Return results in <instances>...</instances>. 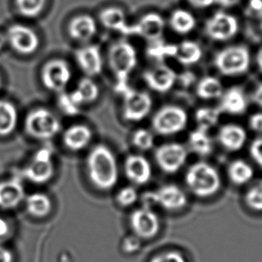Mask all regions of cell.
Instances as JSON below:
<instances>
[{
  "instance_id": "8",
  "label": "cell",
  "mask_w": 262,
  "mask_h": 262,
  "mask_svg": "<svg viewBox=\"0 0 262 262\" xmlns=\"http://www.w3.org/2000/svg\"><path fill=\"white\" fill-rule=\"evenodd\" d=\"M145 206L158 205L167 211H178L184 208L188 200L185 192L176 184H165L159 189L145 194Z\"/></svg>"
},
{
  "instance_id": "45",
  "label": "cell",
  "mask_w": 262,
  "mask_h": 262,
  "mask_svg": "<svg viewBox=\"0 0 262 262\" xmlns=\"http://www.w3.org/2000/svg\"><path fill=\"white\" fill-rule=\"evenodd\" d=\"M190 6L196 8H206L215 3V0H188Z\"/></svg>"
},
{
  "instance_id": "25",
  "label": "cell",
  "mask_w": 262,
  "mask_h": 262,
  "mask_svg": "<svg viewBox=\"0 0 262 262\" xmlns=\"http://www.w3.org/2000/svg\"><path fill=\"white\" fill-rule=\"evenodd\" d=\"M70 94L77 105L82 108L83 106L91 104L98 99L100 89L98 84L91 77H84L79 81L77 88Z\"/></svg>"
},
{
  "instance_id": "18",
  "label": "cell",
  "mask_w": 262,
  "mask_h": 262,
  "mask_svg": "<svg viewBox=\"0 0 262 262\" xmlns=\"http://www.w3.org/2000/svg\"><path fill=\"white\" fill-rule=\"evenodd\" d=\"M75 58L80 70L88 77H96L102 73L103 59L96 45H86L76 51Z\"/></svg>"
},
{
  "instance_id": "12",
  "label": "cell",
  "mask_w": 262,
  "mask_h": 262,
  "mask_svg": "<svg viewBox=\"0 0 262 262\" xmlns=\"http://www.w3.org/2000/svg\"><path fill=\"white\" fill-rule=\"evenodd\" d=\"M6 36L10 47L23 56L33 54L40 47V38L36 32L24 25L16 24L10 26Z\"/></svg>"
},
{
  "instance_id": "30",
  "label": "cell",
  "mask_w": 262,
  "mask_h": 262,
  "mask_svg": "<svg viewBox=\"0 0 262 262\" xmlns=\"http://www.w3.org/2000/svg\"><path fill=\"white\" fill-rule=\"evenodd\" d=\"M202 57V51L199 44L191 40H184L176 45L174 58L183 66L196 64Z\"/></svg>"
},
{
  "instance_id": "49",
  "label": "cell",
  "mask_w": 262,
  "mask_h": 262,
  "mask_svg": "<svg viewBox=\"0 0 262 262\" xmlns=\"http://www.w3.org/2000/svg\"><path fill=\"white\" fill-rule=\"evenodd\" d=\"M250 6L255 11L258 12V13L262 11V0H251Z\"/></svg>"
},
{
  "instance_id": "19",
  "label": "cell",
  "mask_w": 262,
  "mask_h": 262,
  "mask_svg": "<svg viewBox=\"0 0 262 262\" xmlns=\"http://www.w3.org/2000/svg\"><path fill=\"white\" fill-rule=\"evenodd\" d=\"M176 77L174 71L165 65L157 66L143 74V79L147 86L162 94L169 91L173 86Z\"/></svg>"
},
{
  "instance_id": "16",
  "label": "cell",
  "mask_w": 262,
  "mask_h": 262,
  "mask_svg": "<svg viewBox=\"0 0 262 262\" xmlns=\"http://www.w3.org/2000/svg\"><path fill=\"white\" fill-rule=\"evenodd\" d=\"M124 173L133 184L145 185L152 178V166L141 155H129L124 162Z\"/></svg>"
},
{
  "instance_id": "3",
  "label": "cell",
  "mask_w": 262,
  "mask_h": 262,
  "mask_svg": "<svg viewBox=\"0 0 262 262\" xmlns=\"http://www.w3.org/2000/svg\"><path fill=\"white\" fill-rule=\"evenodd\" d=\"M185 183L193 195L200 199H208L219 192L222 181L216 168L201 161L190 165L187 170Z\"/></svg>"
},
{
  "instance_id": "28",
  "label": "cell",
  "mask_w": 262,
  "mask_h": 262,
  "mask_svg": "<svg viewBox=\"0 0 262 262\" xmlns=\"http://www.w3.org/2000/svg\"><path fill=\"white\" fill-rule=\"evenodd\" d=\"M227 175L234 185L242 186L251 182L254 176V170L247 162L237 159L230 163L227 167Z\"/></svg>"
},
{
  "instance_id": "52",
  "label": "cell",
  "mask_w": 262,
  "mask_h": 262,
  "mask_svg": "<svg viewBox=\"0 0 262 262\" xmlns=\"http://www.w3.org/2000/svg\"><path fill=\"white\" fill-rule=\"evenodd\" d=\"M259 25H260V28L262 30V11L259 13Z\"/></svg>"
},
{
  "instance_id": "14",
  "label": "cell",
  "mask_w": 262,
  "mask_h": 262,
  "mask_svg": "<svg viewBox=\"0 0 262 262\" xmlns=\"http://www.w3.org/2000/svg\"><path fill=\"white\" fill-rule=\"evenodd\" d=\"M239 29L237 19L226 12L219 11L212 15L205 25V31L210 39L226 41L236 35Z\"/></svg>"
},
{
  "instance_id": "33",
  "label": "cell",
  "mask_w": 262,
  "mask_h": 262,
  "mask_svg": "<svg viewBox=\"0 0 262 262\" xmlns=\"http://www.w3.org/2000/svg\"><path fill=\"white\" fill-rule=\"evenodd\" d=\"M221 112L215 108H200L195 114V120L198 124V128L202 130L208 131L215 127L219 120Z\"/></svg>"
},
{
  "instance_id": "32",
  "label": "cell",
  "mask_w": 262,
  "mask_h": 262,
  "mask_svg": "<svg viewBox=\"0 0 262 262\" xmlns=\"http://www.w3.org/2000/svg\"><path fill=\"white\" fill-rule=\"evenodd\" d=\"M196 95L204 100L219 98L223 95L222 84L215 77H205L198 84Z\"/></svg>"
},
{
  "instance_id": "27",
  "label": "cell",
  "mask_w": 262,
  "mask_h": 262,
  "mask_svg": "<svg viewBox=\"0 0 262 262\" xmlns=\"http://www.w3.org/2000/svg\"><path fill=\"white\" fill-rule=\"evenodd\" d=\"M18 123V111L15 104L0 99V137L11 135Z\"/></svg>"
},
{
  "instance_id": "11",
  "label": "cell",
  "mask_w": 262,
  "mask_h": 262,
  "mask_svg": "<svg viewBox=\"0 0 262 262\" xmlns=\"http://www.w3.org/2000/svg\"><path fill=\"white\" fill-rule=\"evenodd\" d=\"M188 159V150L179 143H165L155 151V160L161 170L174 174L178 172Z\"/></svg>"
},
{
  "instance_id": "23",
  "label": "cell",
  "mask_w": 262,
  "mask_h": 262,
  "mask_svg": "<svg viewBox=\"0 0 262 262\" xmlns=\"http://www.w3.org/2000/svg\"><path fill=\"white\" fill-rule=\"evenodd\" d=\"M100 23L107 29L129 35L130 25L127 22V17L122 9L115 7L103 9L99 15Z\"/></svg>"
},
{
  "instance_id": "13",
  "label": "cell",
  "mask_w": 262,
  "mask_h": 262,
  "mask_svg": "<svg viewBox=\"0 0 262 262\" xmlns=\"http://www.w3.org/2000/svg\"><path fill=\"white\" fill-rule=\"evenodd\" d=\"M129 224L133 233L139 239L149 240L160 230V220L157 213L146 206L137 208L131 213Z\"/></svg>"
},
{
  "instance_id": "2",
  "label": "cell",
  "mask_w": 262,
  "mask_h": 262,
  "mask_svg": "<svg viewBox=\"0 0 262 262\" xmlns=\"http://www.w3.org/2000/svg\"><path fill=\"white\" fill-rule=\"evenodd\" d=\"M108 60L116 79L115 90L120 95L127 90L128 77L138 64L135 48L126 40H118L110 47Z\"/></svg>"
},
{
  "instance_id": "7",
  "label": "cell",
  "mask_w": 262,
  "mask_h": 262,
  "mask_svg": "<svg viewBox=\"0 0 262 262\" xmlns=\"http://www.w3.org/2000/svg\"><path fill=\"white\" fill-rule=\"evenodd\" d=\"M51 148L37 150L29 164L22 171L23 177L34 184H44L54 176L55 166Z\"/></svg>"
},
{
  "instance_id": "51",
  "label": "cell",
  "mask_w": 262,
  "mask_h": 262,
  "mask_svg": "<svg viewBox=\"0 0 262 262\" xmlns=\"http://www.w3.org/2000/svg\"><path fill=\"white\" fill-rule=\"evenodd\" d=\"M7 44H8V40H7L6 33L0 32V51H2Z\"/></svg>"
},
{
  "instance_id": "24",
  "label": "cell",
  "mask_w": 262,
  "mask_h": 262,
  "mask_svg": "<svg viewBox=\"0 0 262 262\" xmlns=\"http://www.w3.org/2000/svg\"><path fill=\"white\" fill-rule=\"evenodd\" d=\"M221 113L231 115H241L247 109V101L244 92L239 88H232L222 95V100L219 106Z\"/></svg>"
},
{
  "instance_id": "1",
  "label": "cell",
  "mask_w": 262,
  "mask_h": 262,
  "mask_svg": "<svg viewBox=\"0 0 262 262\" xmlns=\"http://www.w3.org/2000/svg\"><path fill=\"white\" fill-rule=\"evenodd\" d=\"M88 179L96 189L106 191L113 189L119 181L116 157L105 145H97L86 157Z\"/></svg>"
},
{
  "instance_id": "17",
  "label": "cell",
  "mask_w": 262,
  "mask_h": 262,
  "mask_svg": "<svg viewBox=\"0 0 262 262\" xmlns=\"http://www.w3.org/2000/svg\"><path fill=\"white\" fill-rule=\"evenodd\" d=\"M26 189L22 180L11 177L0 182V208L10 210L18 207L25 201Z\"/></svg>"
},
{
  "instance_id": "39",
  "label": "cell",
  "mask_w": 262,
  "mask_h": 262,
  "mask_svg": "<svg viewBox=\"0 0 262 262\" xmlns=\"http://www.w3.org/2000/svg\"><path fill=\"white\" fill-rule=\"evenodd\" d=\"M58 107L61 110L62 113L68 116H76L79 114L81 111L80 106L77 105L75 102L70 93H60L58 97Z\"/></svg>"
},
{
  "instance_id": "35",
  "label": "cell",
  "mask_w": 262,
  "mask_h": 262,
  "mask_svg": "<svg viewBox=\"0 0 262 262\" xmlns=\"http://www.w3.org/2000/svg\"><path fill=\"white\" fill-rule=\"evenodd\" d=\"M176 45L164 43L162 40L154 41L147 49V55L150 58L158 61H163L166 58H174Z\"/></svg>"
},
{
  "instance_id": "46",
  "label": "cell",
  "mask_w": 262,
  "mask_h": 262,
  "mask_svg": "<svg viewBox=\"0 0 262 262\" xmlns=\"http://www.w3.org/2000/svg\"><path fill=\"white\" fill-rule=\"evenodd\" d=\"M252 100L257 105L262 108V83L255 89L254 93L252 95Z\"/></svg>"
},
{
  "instance_id": "48",
  "label": "cell",
  "mask_w": 262,
  "mask_h": 262,
  "mask_svg": "<svg viewBox=\"0 0 262 262\" xmlns=\"http://www.w3.org/2000/svg\"><path fill=\"white\" fill-rule=\"evenodd\" d=\"M240 2V0H215V4L221 6L223 8H231L236 6Z\"/></svg>"
},
{
  "instance_id": "38",
  "label": "cell",
  "mask_w": 262,
  "mask_h": 262,
  "mask_svg": "<svg viewBox=\"0 0 262 262\" xmlns=\"http://www.w3.org/2000/svg\"><path fill=\"white\" fill-rule=\"evenodd\" d=\"M139 200V193L133 186H126L117 193L116 201L121 208H128Z\"/></svg>"
},
{
  "instance_id": "50",
  "label": "cell",
  "mask_w": 262,
  "mask_h": 262,
  "mask_svg": "<svg viewBox=\"0 0 262 262\" xmlns=\"http://www.w3.org/2000/svg\"><path fill=\"white\" fill-rule=\"evenodd\" d=\"M256 62L258 67V70L262 73V48L258 51L257 56H256Z\"/></svg>"
},
{
  "instance_id": "22",
  "label": "cell",
  "mask_w": 262,
  "mask_h": 262,
  "mask_svg": "<svg viewBox=\"0 0 262 262\" xmlns=\"http://www.w3.org/2000/svg\"><path fill=\"white\" fill-rule=\"evenodd\" d=\"M219 142L229 152H237L244 147L247 140V133L244 127L236 124H226L219 131Z\"/></svg>"
},
{
  "instance_id": "29",
  "label": "cell",
  "mask_w": 262,
  "mask_h": 262,
  "mask_svg": "<svg viewBox=\"0 0 262 262\" xmlns=\"http://www.w3.org/2000/svg\"><path fill=\"white\" fill-rule=\"evenodd\" d=\"M189 149L199 157H208L213 152V142L208 131L196 128L189 133L188 138Z\"/></svg>"
},
{
  "instance_id": "47",
  "label": "cell",
  "mask_w": 262,
  "mask_h": 262,
  "mask_svg": "<svg viewBox=\"0 0 262 262\" xmlns=\"http://www.w3.org/2000/svg\"><path fill=\"white\" fill-rule=\"evenodd\" d=\"M9 225L6 219L0 217V238L7 236L9 233Z\"/></svg>"
},
{
  "instance_id": "20",
  "label": "cell",
  "mask_w": 262,
  "mask_h": 262,
  "mask_svg": "<svg viewBox=\"0 0 262 262\" xmlns=\"http://www.w3.org/2000/svg\"><path fill=\"white\" fill-rule=\"evenodd\" d=\"M93 139V131L84 124H75L66 129L62 141L72 152H79L89 146Z\"/></svg>"
},
{
  "instance_id": "34",
  "label": "cell",
  "mask_w": 262,
  "mask_h": 262,
  "mask_svg": "<svg viewBox=\"0 0 262 262\" xmlns=\"http://www.w3.org/2000/svg\"><path fill=\"white\" fill-rule=\"evenodd\" d=\"M20 15L27 18H35L42 13L47 0H15Z\"/></svg>"
},
{
  "instance_id": "43",
  "label": "cell",
  "mask_w": 262,
  "mask_h": 262,
  "mask_svg": "<svg viewBox=\"0 0 262 262\" xmlns=\"http://www.w3.org/2000/svg\"><path fill=\"white\" fill-rule=\"evenodd\" d=\"M140 247V243H139L138 237H129L127 240L124 241L123 251H126L127 253H133L137 251H139Z\"/></svg>"
},
{
  "instance_id": "26",
  "label": "cell",
  "mask_w": 262,
  "mask_h": 262,
  "mask_svg": "<svg viewBox=\"0 0 262 262\" xmlns=\"http://www.w3.org/2000/svg\"><path fill=\"white\" fill-rule=\"evenodd\" d=\"M26 211L36 219H43L51 214L52 202L51 198L41 192H34L25 199Z\"/></svg>"
},
{
  "instance_id": "37",
  "label": "cell",
  "mask_w": 262,
  "mask_h": 262,
  "mask_svg": "<svg viewBox=\"0 0 262 262\" xmlns=\"http://www.w3.org/2000/svg\"><path fill=\"white\" fill-rule=\"evenodd\" d=\"M132 143L138 149L148 151L154 147L155 138L149 130L145 128H139L132 136Z\"/></svg>"
},
{
  "instance_id": "40",
  "label": "cell",
  "mask_w": 262,
  "mask_h": 262,
  "mask_svg": "<svg viewBox=\"0 0 262 262\" xmlns=\"http://www.w3.org/2000/svg\"><path fill=\"white\" fill-rule=\"evenodd\" d=\"M149 262H187V260L181 252L168 251L154 256Z\"/></svg>"
},
{
  "instance_id": "21",
  "label": "cell",
  "mask_w": 262,
  "mask_h": 262,
  "mask_svg": "<svg viewBox=\"0 0 262 262\" xmlns=\"http://www.w3.org/2000/svg\"><path fill=\"white\" fill-rule=\"evenodd\" d=\"M68 31L74 40L78 42H88L96 35L98 26L91 15H80L70 21Z\"/></svg>"
},
{
  "instance_id": "53",
  "label": "cell",
  "mask_w": 262,
  "mask_h": 262,
  "mask_svg": "<svg viewBox=\"0 0 262 262\" xmlns=\"http://www.w3.org/2000/svg\"><path fill=\"white\" fill-rule=\"evenodd\" d=\"M1 86H2V79H1V77H0V89H1Z\"/></svg>"
},
{
  "instance_id": "10",
  "label": "cell",
  "mask_w": 262,
  "mask_h": 262,
  "mask_svg": "<svg viewBox=\"0 0 262 262\" xmlns=\"http://www.w3.org/2000/svg\"><path fill=\"white\" fill-rule=\"evenodd\" d=\"M40 78L49 91L63 93L72 79V70L63 59H51L45 63L41 70Z\"/></svg>"
},
{
  "instance_id": "9",
  "label": "cell",
  "mask_w": 262,
  "mask_h": 262,
  "mask_svg": "<svg viewBox=\"0 0 262 262\" xmlns=\"http://www.w3.org/2000/svg\"><path fill=\"white\" fill-rule=\"evenodd\" d=\"M122 95V116L128 122L144 120L152 109V99L146 92L127 88Z\"/></svg>"
},
{
  "instance_id": "36",
  "label": "cell",
  "mask_w": 262,
  "mask_h": 262,
  "mask_svg": "<svg viewBox=\"0 0 262 262\" xmlns=\"http://www.w3.org/2000/svg\"><path fill=\"white\" fill-rule=\"evenodd\" d=\"M244 203L253 211L262 212V179L248 189Z\"/></svg>"
},
{
  "instance_id": "41",
  "label": "cell",
  "mask_w": 262,
  "mask_h": 262,
  "mask_svg": "<svg viewBox=\"0 0 262 262\" xmlns=\"http://www.w3.org/2000/svg\"><path fill=\"white\" fill-rule=\"evenodd\" d=\"M249 153L255 164L262 169V138H257L251 142Z\"/></svg>"
},
{
  "instance_id": "31",
  "label": "cell",
  "mask_w": 262,
  "mask_h": 262,
  "mask_svg": "<svg viewBox=\"0 0 262 262\" xmlns=\"http://www.w3.org/2000/svg\"><path fill=\"white\" fill-rule=\"evenodd\" d=\"M170 26L178 34H188L196 27V19L191 13L184 9L173 11L170 17Z\"/></svg>"
},
{
  "instance_id": "5",
  "label": "cell",
  "mask_w": 262,
  "mask_h": 262,
  "mask_svg": "<svg viewBox=\"0 0 262 262\" xmlns=\"http://www.w3.org/2000/svg\"><path fill=\"white\" fill-rule=\"evenodd\" d=\"M251 62L250 51L245 46H230L219 51L215 65L219 72L227 77H234L247 72Z\"/></svg>"
},
{
  "instance_id": "4",
  "label": "cell",
  "mask_w": 262,
  "mask_h": 262,
  "mask_svg": "<svg viewBox=\"0 0 262 262\" xmlns=\"http://www.w3.org/2000/svg\"><path fill=\"white\" fill-rule=\"evenodd\" d=\"M60 129V120L50 110L37 108L26 115L25 130L33 139L49 140L54 138Z\"/></svg>"
},
{
  "instance_id": "6",
  "label": "cell",
  "mask_w": 262,
  "mask_h": 262,
  "mask_svg": "<svg viewBox=\"0 0 262 262\" xmlns=\"http://www.w3.org/2000/svg\"><path fill=\"white\" fill-rule=\"evenodd\" d=\"M188 123V115L179 106H164L152 119L154 131L160 136H171L183 130Z\"/></svg>"
},
{
  "instance_id": "44",
  "label": "cell",
  "mask_w": 262,
  "mask_h": 262,
  "mask_svg": "<svg viewBox=\"0 0 262 262\" xmlns=\"http://www.w3.org/2000/svg\"><path fill=\"white\" fill-rule=\"evenodd\" d=\"M14 261V255L8 248L0 245V262Z\"/></svg>"
},
{
  "instance_id": "15",
  "label": "cell",
  "mask_w": 262,
  "mask_h": 262,
  "mask_svg": "<svg viewBox=\"0 0 262 262\" xmlns=\"http://www.w3.org/2000/svg\"><path fill=\"white\" fill-rule=\"evenodd\" d=\"M164 27L165 23L160 15L149 13L143 15L134 25H130L129 35H137L154 42L162 39Z\"/></svg>"
},
{
  "instance_id": "42",
  "label": "cell",
  "mask_w": 262,
  "mask_h": 262,
  "mask_svg": "<svg viewBox=\"0 0 262 262\" xmlns=\"http://www.w3.org/2000/svg\"><path fill=\"white\" fill-rule=\"evenodd\" d=\"M249 127H251V129L258 133L262 134V113H255L253 115L250 117L249 120Z\"/></svg>"
}]
</instances>
